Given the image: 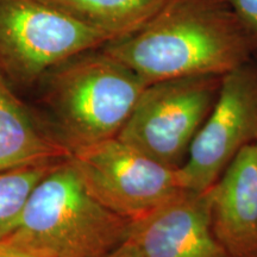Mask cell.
<instances>
[{"label":"cell","instance_id":"obj_1","mask_svg":"<svg viewBox=\"0 0 257 257\" xmlns=\"http://www.w3.org/2000/svg\"><path fill=\"white\" fill-rule=\"evenodd\" d=\"M101 49L150 85L223 76L249 62L257 36L226 0H166L140 29Z\"/></svg>","mask_w":257,"mask_h":257},{"label":"cell","instance_id":"obj_2","mask_svg":"<svg viewBox=\"0 0 257 257\" xmlns=\"http://www.w3.org/2000/svg\"><path fill=\"white\" fill-rule=\"evenodd\" d=\"M42 81L56 136L72 154L117 137L148 86L101 48L64 61Z\"/></svg>","mask_w":257,"mask_h":257},{"label":"cell","instance_id":"obj_3","mask_svg":"<svg viewBox=\"0 0 257 257\" xmlns=\"http://www.w3.org/2000/svg\"><path fill=\"white\" fill-rule=\"evenodd\" d=\"M131 221L91 195L69 159L38 182L6 237L44 257H104L128 239Z\"/></svg>","mask_w":257,"mask_h":257},{"label":"cell","instance_id":"obj_4","mask_svg":"<svg viewBox=\"0 0 257 257\" xmlns=\"http://www.w3.org/2000/svg\"><path fill=\"white\" fill-rule=\"evenodd\" d=\"M111 41L40 0H0V75L10 83L34 85L64 61Z\"/></svg>","mask_w":257,"mask_h":257},{"label":"cell","instance_id":"obj_5","mask_svg":"<svg viewBox=\"0 0 257 257\" xmlns=\"http://www.w3.org/2000/svg\"><path fill=\"white\" fill-rule=\"evenodd\" d=\"M221 78L187 76L150 83L117 137L161 165L179 169L216 104Z\"/></svg>","mask_w":257,"mask_h":257},{"label":"cell","instance_id":"obj_6","mask_svg":"<svg viewBox=\"0 0 257 257\" xmlns=\"http://www.w3.org/2000/svg\"><path fill=\"white\" fill-rule=\"evenodd\" d=\"M69 161L91 195L131 223L187 191L179 169L161 165L118 137L73 153Z\"/></svg>","mask_w":257,"mask_h":257},{"label":"cell","instance_id":"obj_7","mask_svg":"<svg viewBox=\"0 0 257 257\" xmlns=\"http://www.w3.org/2000/svg\"><path fill=\"white\" fill-rule=\"evenodd\" d=\"M257 142V63L221 78L219 95L179 168L187 191L206 192L243 148Z\"/></svg>","mask_w":257,"mask_h":257},{"label":"cell","instance_id":"obj_8","mask_svg":"<svg viewBox=\"0 0 257 257\" xmlns=\"http://www.w3.org/2000/svg\"><path fill=\"white\" fill-rule=\"evenodd\" d=\"M128 239L146 257H232L212 230L208 191H184L142 219Z\"/></svg>","mask_w":257,"mask_h":257},{"label":"cell","instance_id":"obj_9","mask_svg":"<svg viewBox=\"0 0 257 257\" xmlns=\"http://www.w3.org/2000/svg\"><path fill=\"white\" fill-rule=\"evenodd\" d=\"M212 230L232 257H257V143L243 148L208 189Z\"/></svg>","mask_w":257,"mask_h":257},{"label":"cell","instance_id":"obj_10","mask_svg":"<svg viewBox=\"0 0 257 257\" xmlns=\"http://www.w3.org/2000/svg\"><path fill=\"white\" fill-rule=\"evenodd\" d=\"M72 152L31 113L0 75V172L68 160Z\"/></svg>","mask_w":257,"mask_h":257},{"label":"cell","instance_id":"obj_11","mask_svg":"<svg viewBox=\"0 0 257 257\" xmlns=\"http://www.w3.org/2000/svg\"><path fill=\"white\" fill-rule=\"evenodd\" d=\"M88 27L117 38L147 23L166 0H40Z\"/></svg>","mask_w":257,"mask_h":257},{"label":"cell","instance_id":"obj_12","mask_svg":"<svg viewBox=\"0 0 257 257\" xmlns=\"http://www.w3.org/2000/svg\"><path fill=\"white\" fill-rule=\"evenodd\" d=\"M57 163H40L0 172V242L14 232L34 188Z\"/></svg>","mask_w":257,"mask_h":257},{"label":"cell","instance_id":"obj_13","mask_svg":"<svg viewBox=\"0 0 257 257\" xmlns=\"http://www.w3.org/2000/svg\"><path fill=\"white\" fill-rule=\"evenodd\" d=\"M257 36V0H226Z\"/></svg>","mask_w":257,"mask_h":257},{"label":"cell","instance_id":"obj_14","mask_svg":"<svg viewBox=\"0 0 257 257\" xmlns=\"http://www.w3.org/2000/svg\"><path fill=\"white\" fill-rule=\"evenodd\" d=\"M0 257H44L34 250L12 242L10 239H4L0 242Z\"/></svg>","mask_w":257,"mask_h":257},{"label":"cell","instance_id":"obj_15","mask_svg":"<svg viewBox=\"0 0 257 257\" xmlns=\"http://www.w3.org/2000/svg\"><path fill=\"white\" fill-rule=\"evenodd\" d=\"M104 257H146L131 239L125 240L118 248L112 250Z\"/></svg>","mask_w":257,"mask_h":257},{"label":"cell","instance_id":"obj_16","mask_svg":"<svg viewBox=\"0 0 257 257\" xmlns=\"http://www.w3.org/2000/svg\"><path fill=\"white\" fill-rule=\"evenodd\" d=\"M256 143H257V142H256Z\"/></svg>","mask_w":257,"mask_h":257}]
</instances>
